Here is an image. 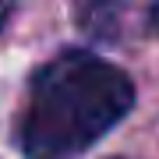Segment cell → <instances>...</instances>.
Wrapping results in <instances>:
<instances>
[{
  "instance_id": "6da1fadb",
  "label": "cell",
  "mask_w": 159,
  "mask_h": 159,
  "mask_svg": "<svg viewBox=\"0 0 159 159\" xmlns=\"http://www.w3.org/2000/svg\"><path fill=\"white\" fill-rule=\"evenodd\" d=\"M134 110V81L124 67L89 50H64L29 81L18 120L25 159H81Z\"/></svg>"
},
{
  "instance_id": "7a4b0ae2",
  "label": "cell",
  "mask_w": 159,
  "mask_h": 159,
  "mask_svg": "<svg viewBox=\"0 0 159 159\" xmlns=\"http://www.w3.org/2000/svg\"><path fill=\"white\" fill-rule=\"evenodd\" d=\"M74 18L81 32L96 39H113L117 29V0H74Z\"/></svg>"
},
{
  "instance_id": "3957f363",
  "label": "cell",
  "mask_w": 159,
  "mask_h": 159,
  "mask_svg": "<svg viewBox=\"0 0 159 159\" xmlns=\"http://www.w3.org/2000/svg\"><path fill=\"white\" fill-rule=\"evenodd\" d=\"M14 4H18V0H0V32H4V25H7V18L14 14Z\"/></svg>"
},
{
  "instance_id": "277c9868",
  "label": "cell",
  "mask_w": 159,
  "mask_h": 159,
  "mask_svg": "<svg viewBox=\"0 0 159 159\" xmlns=\"http://www.w3.org/2000/svg\"><path fill=\"white\" fill-rule=\"evenodd\" d=\"M148 32H152V35H159V0L152 4V11H148Z\"/></svg>"
}]
</instances>
